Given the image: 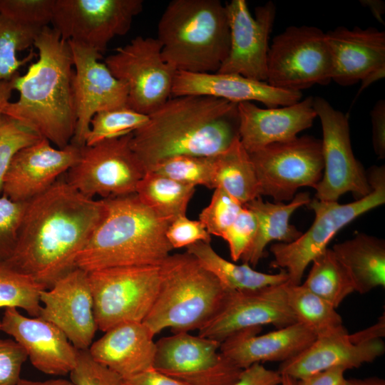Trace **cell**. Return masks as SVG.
<instances>
[{
    "instance_id": "26",
    "label": "cell",
    "mask_w": 385,
    "mask_h": 385,
    "mask_svg": "<svg viewBox=\"0 0 385 385\" xmlns=\"http://www.w3.org/2000/svg\"><path fill=\"white\" fill-rule=\"evenodd\" d=\"M385 351L381 339L356 342L347 333L317 338L297 356L280 364L277 371L294 380L336 366L358 368L381 356Z\"/></svg>"
},
{
    "instance_id": "37",
    "label": "cell",
    "mask_w": 385,
    "mask_h": 385,
    "mask_svg": "<svg viewBox=\"0 0 385 385\" xmlns=\"http://www.w3.org/2000/svg\"><path fill=\"white\" fill-rule=\"evenodd\" d=\"M148 120V115L127 106L99 111L91 120L85 145L91 146L105 140L131 133Z\"/></svg>"
},
{
    "instance_id": "49",
    "label": "cell",
    "mask_w": 385,
    "mask_h": 385,
    "mask_svg": "<svg viewBox=\"0 0 385 385\" xmlns=\"http://www.w3.org/2000/svg\"><path fill=\"white\" fill-rule=\"evenodd\" d=\"M346 371L344 367H332L299 379H294V385H344Z\"/></svg>"
},
{
    "instance_id": "18",
    "label": "cell",
    "mask_w": 385,
    "mask_h": 385,
    "mask_svg": "<svg viewBox=\"0 0 385 385\" xmlns=\"http://www.w3.org/2000/svg\"><path fill=\"white\" fill-rule=\"evenodd\" d=\"M286 283L227 292L219 309L198 335L221 343L245 329L267 324L279 329L297 322L287 302Z\"/></svg>"
},
{
    "instance_id": "1",
    "label": "cell",
    "mask_w": 385,
    "mask_h": 385,
    "mask_svg": "<svg viewBox=\"0 0 385 385\" xmlns=\"http://www.w3.org/2000/svg\"><path fill=\"white\" fill-rule=\"evenodd\" d=\"M105 212L102 199L88 197L58 180L26 202L15 247L5 262L49 289L77 267Z\"/></svg>"
},
{
    "instance_id": "13",
    "label": "cell",
    "mask_w": 385,
    "mask_h": 385,
    "mask_svg": "<svg viewBox=\"0 0 385 385\" xmlns=\"http://www.w3.org/2000/svg\"><path fill=\"white\" fill-rule=\"evenodd\" d=\"M313 106L322 124L324 160V174L314 187L315 198L335 202L346 192H352L358 199L366 196L372 188L353 153L347 115L320 96L313 97Z\"/></svg>"
},
{
    "instance_id": "19",
    "label": "cell",
    "mask_w": 385,
    "mask_h": 385,
    "mask_svg": "<svg viewBox=\"0 0 385 385\" xmlns=\"http://www.w3.org/2000/svg\"><path fill=\"white\" fill-rule=\"evenodd\" d=\"M39 317L57 327L78 350H88L98 330L88 272L76 267L40 294Z\"/></svg>"
},
{
    "instance_id": "14",
    "label": "cell",
    "mask_w": 385,
    "mask_h": 385,
    "mask_svg": "<svg viewBox=\"0 0 385 385\" xmlns=\"http://www.w3.org/2000/svg\"><path fill=\"white\" fill-rule=\"evenodd\" d=\"M142 0H55L51 24L61 37L102 53L126 34L143 10Z\"/></svg>"
},
{
    "instance_id": "56",
    "label": "cell",
    "mask_w": 385,
    "mask_h": 385,
    "mask_svg": "<svg viewBox=\"0 0 385 385\" xmlns=\"http://www.w3.org/2000/svg\"><path fill=\"white\" fill-rule=\"evenodd\" d=\"M282 375L280 385H294V379L287 375Z\"/></svg>"
},
{
    "instance_id": "6",
    "label": "cell",
    "mask_w": 385,
    "mask_h": 385,
    "mask_svg": "<svg viewBox=\"0 0 385 385\" xmlns=\"http://www.w3.org/2000/svg\"><path fill=\"white\" fill-rule=\"evenodd\" d=\"M161 282L143 323L157 334L200 329L216 314L227 291L188 252L170 255L160 265Z\"/></svg>"
},
{
    "instance_id": "5",
    "label": "cell",
    "mask_w": 385,
    "mask_h": 385,
    "mask_svg": "<svg viewBox=\"0 0 385 385\" xmlns=\"http://www.w3.org/2000/svg\"><path fill=\"white\" fill-rule=\"evenodd\" d=\"M164 61L176 71L215 73L230 48L225 4L219 0H173L158 24Z\"/></svg>"
},
{
    "instance_id": "2",
    "label": "cell",
    "mask_w": 385,
    "mask_h": 385,
    "mask_svg": "<svg viewBox=\"0 0 385 385\" xmlns=\"http://www.w3.org/2000/svg\"><path fill=\"white\" fill-rule=\"evenodd\" d=\"M237 104L204 96L170 98L132 133L130 144L145 171L176 155L213 156L239 139Z\"/></svg>"
},
{
    "instance_id": "24",
    "label": "cell",
    "mask_w": 385,
    "mask_h": 385,
    "mask_svg": "<svg viewBox=\"0 0 385 385\" xmlns=\"http://www.w3.org/2000/svg\"><path fill=\"white\" fill-rule=\"evenodd\" d=\"M262 327L239 331L220 343V353L241 369L253 364L287 361L308 348L314 332L300 322L259 335Z\"/></svg>"
},
{
    "instance_id": "54",
    "label": "cell",
    "mask_w": 385,
    "mask_h": 385,
    "mask_svg": "<svg viewBox=\"0 0 385 385\" xmlns=\"http://www.w3.org/2000/svg\"><path fill=\"white\" fill-rule=\"evenodd\" d=\"M12 385H74L71 380L58 378L45 381H34L20 378Z\"/></svg>"
},
{
    "instance_id": "45",
    "label": "cell",
    "mask_w": 385,
    "mask_h": 385,
    "mask_svg": "<svg viewBox=\"0 0 385 385\" xmlns=\"http://www.w3.org/2000/svg\"><path fill=\"white\" fill-rule=\"evenodd\" d=\"M166 238L173 247H188L197 242H210L211 235L200 220L189 219L186 215L173 219L166 230Z\"/></svg>"
},
{
    "instance_id": "3",
    "label": "cell",
    "mask_w": 385,
    "mask_h": 385,
    "mask_svg": "<svg viewBox=\"0 0 385 385\" xmlns=\"http://www.w3.org/2000/svg\"><path fill=\"white\" fill-rule=\"evenodd\" d=\"M34 46L38 58L25 74L16 77L14 89L19 97L9 101L2 114L29 127L56 148H63L73 138L76 123L70 46L50 26L40 30Z\"/></svg>"
},
{
    "instance_id": "53",
    "label": "cell",
    "mask_w": 385,
    "mask_h": 385,
    "mask_svg": "<svg viewBox=\"0 0 385 385\" xmlns=\"http://www.w3.org/2000/svg\"><path fill=\"white\" fill-rule=\"evenodd\" d=\"M385 76V66H381L376 70L369 73L365 77H364L361 81V86L356 93V97L359 96L366 88L376 81L384 78Z\"/></svg>"
},
{
    "instance_id": "7",
    "label": "cell",
    "mask_w": 385,
    "mask_h": 385,
    "mask_svg": "<svg viewBox=\"0 0 385 385\" xmlns=\"http://www.w3.org/2000/svg\"><path fill=\"white\" fill-rule=\"evenodd\" d=\"M367 178L371 192L352 202L342 205L337 201H322L316 198L310 200L307 206L314 211L315 218L308 230L292 242L271 245L270 252L274 257L271 265L286 271L288 284L302 283L307 266L327 248L329 242L342 228L364 213L384 204V166L371 168Z\"/></svg>"
},
{
    "instance_id": "57",
    "label": "cell",
    "mask_w": 385,
    "mask_h": 385,
    "mask_svg": "<svg viewBox=\"0 0 385 385\" xmlns=\"http://www.w3.org/2000/svg\"><path fill=\"white\" fill-rule=\"evenodd\" d=\"M1 320H0V329H1Z\"/></svg>"
},
{
    "instance_id": "29",
    "label": "cell",
    "mask_w": 385,
    "mask_h": 385,
    "mask_svg": "<svg viewBox=\"0 0 385 385\" xmlns=\"http://www.w3.org/2000/svg\"><path fill=\"white\" fill-rule=\"evenodd\" d=\"M353 282L355 292L367 293L385 287V242L382 239L359 233L332 247Z\"/></svg>"
},
{
    "instance_id": "43",
    "label": "cell",
    "mask_w": 385,
    "mask_h": 385,
    "mask_svg": "<svg viewBox=\"0 0 385 385\" xmlns=\"http://www.w3.org/2000/svg\"><path fill=\"white\" fill-rule=\"evenodd\" d=\"M257 230L255 214L243 206L234 222L225 232L222 238L228 244L232 260L241 259L253 242Z\"/></svg>"
},
{
    "instance_id": "27",
    "label": "cell",
    "mask_w": 385,
    "mask_h": 385,
    "mask_svg": "<svg viewBox=\"0 0 385 385\" xmlns=\"http://www.w3.org/2000/svg\"><path fill=\"white\" fill-rule=\"evenodd\" d=\"M154 337L143 322H125L106 331L88 351L95 361L124 379L153 368Z\"/></svg>"
},
{
    "instance_id": "48",
    "label": "cell",
    "mask_w": 385,
    "mask_h": 385,
    "mask_svg": "<svg viewBox=\"0 0 385 385\" xmlns=\"http://www.w3.org/2000/svg\"><path fill=\"white\" fill-rule=\"evenodd\" d=\"M372 145L374 153L380 159L385 158V101L379 100L371 112Z\"/></svg>"
},
{
    "instance_id": "32",
    "label": "cell",
    "mask_w": 385,
    "mask_h": 385,
    "mask_svg": "<svg viewBox=\"0 0 385 385\" xmlns=\"http://www.w3.org/2000/svg\"><path fill=\"white\" fill-rule=\"evenodd\" d=\"M288 304L297 322L309 328L317 338L347 333L342 317L328 302L302 284L285 286Z\"/></svg>"
},
{
    "instance_id": "16",
    "label": "cell",
    "mask_w": 385,
    "mask_h": 385,
    "mask_svg": "<svg viewBox=\"0 0 385 385\" xmlns=\"http://www.w3.org/2000/svg\"><path fill=\"white\" fill-rule=\"evenodd\" d=\"M67 41L73 63L71 83L76 114L70 143L83 147L93 115L103 110L127 106L128 89L100 61L101 53L86 45Z\"/></svg>"
},
{
    "instance_id": "52",
    "label": "cell",
    "mask_w": 385,
    "mask_h": 385,
    "mask_svg": "<svg viewBox=\"0 0 385 385\" xmlns=\"http://www.w3.org/2000/svg\"><path fill=\"white\" fill-rule=\"evenodd\" d=\"M17 76L11 80L0 81V115L2 114L6 105L10 101L12 91L15 90L14 81Z\"/></svg>"
},
{
    "instance_id": "11",
    "label": "cell",
    "mask_w": 385,
    "mask_h": 385,
    "mask_svg": "<svg viewBox=\"0 0 385 385\" xmlns=\"http://www.w3.org/2000/svg\"><path fill=\"white\" fill-rule=\"evenodd\" d=\"M131 133L83 146L66 181L83 195L102 199L135 194L145 169L130 147Z\"/></svg>"
},
{
    "instance_id": "34",
    "label": "cell",
    "mask_w": 385,
    "mask_h": 385,
    "mask_svg": "<svg viewBox=\"0 0 385 385\" xmlns=\"http://www.w3.org/2000/svg\"><path fill=\"white\" fill-rule=\"evenodd\" d=\"M312 263L309 274L302 284L337 309L355 292L349 274L332 249L328 247Z\"/></svg>"
},
{
    "instance_id": "12",
    "label": "cell",
    "mask_w": 385,
    "mask_h": 385,
    "mask_svg": "<svg viewBox=\"0 0 385 385\" xmlns=\"http://www.w3.org/2000/svg\"><path fill=\"white\" fill-rule=\"evenodd\" d=\"M260 195L292 200L302 187L314 188L324 170L322 140L309 135L268 145L249 153Z\"/></svg>"
},
{
    "instance_id": "50",
    "label": "cell",
    "mask_w": 385,
    "mask_h": 385,
    "mask_svg": "<svg viewBox=\"0 0 385 385\" xmlns=\"http://www.w3.org/2000/svg\"><path fill=\"white\" fill-rule=\"evenodd\" d=\"M123 380L124 385H187L153 368Z\"/></svg>"
},
{
    "instance_id": "8",
    "label": "cell",
    "mask_w": 385,
    "mask_h": 385,
    "mask_svg": "<svg viewBox=\"0 0 385 385\" xmlns=\"http://www.w3.org/2000/svg\"><path fill=\"white\" fill-rule=\"evenodd\" d=\"M98 329L143 322L158 295L160 265L125 266L88 272Z\"/></svg>"
},
{
    "instance_id": "20",
    "label": "cell",
    "mask_w": 385,
    "mask_h": 385,
    "mask_svg": "<svg viewBox=\"0 0 385 385\" xmlns=\"http://www.w3.org/2000/svg\"><path fill=\"white\" fill-rule=\"evenodd\" d=\"M81 148L72 143L58 148L45 138L22 148L6 173L3 196L26 202L42 194L78 162Z\"/></svg>"
},
{
    "instance_id": "21",
    "label": "cell",
    "mask_w": 385,
    "mask_h": 385,
    "mask_svg": "<svg viewBox=\"0 0 385 385\" xmlns=\"http://www.w3.org/2000/svg\"><path fill=\"white\" fill-rule=\"evenodd\" d=\"M1 329L25 351L31 364L46 374L64 376L75 367L78 350L52 323L27 317L16 308H6Z\"/></svg>"
},
{
    "instance_id": "17",
    "label": "cell",
    "mask_w": 385,
    "mask_h": 385,
    "mask_svg": "<svg viewBox=\"0 0 385 385\" xmlns=\"http://www.w3.org/2000/svg\"><path fill=\"white\" fill-rule=\"evenodd\" d=\"M229 26L228 55L217 73H233L259 81H267L269 39L276 16V6L270 1L250 12L245 0L225 4Z\"/></svg>"
},
{
    "instance_id": "31",
    "label": "cell",
    "mask_w": 385,
    "mask_h": 385,
    "mask_svg": "<svg viewBox=\"0 0 385 385\" xmlns=\"http://www.w3.org/2000/svg\"><path fill=\"white\" fill-rule=\"evenodd\" d=\"M213 188H221L243 205L260 196L255 170L250 154L240 138L214 156Z\"/></svg>"
},
{
    "instance_id": "55",
    "label": "cell",
    "mask_w": 385,
    "mask_h": 385,
    "mask_svg": "<svg viewBox=\"0 0 385 385\" xmlns=\"http://www.w3.org/2000/svg\"><path fill=\"white\" fill-rule=\"evenodd\" d=\"M344 385H385V381L376 376L366 379H346Z\"/></svg>"
},
{
    "instance_id": "41",
    "label": "cell",
    "mask_w": 385,
    "mask_h": 385,
    "mask_svg": "<svg viewBox=\"0 0 385 385\" xmlns=\"http://www.w3.org/2000/svg\"><path fill=\"white\" fill-rule=\"evenodd\" d=\"M55 0H0V14L20 24L42 29L51 24Z\"/></svg>"
},
{
    "instance_id": "25",
    "label": "cell",
    "mask_w": 385,
    "mask_h": 385,
    "mask_svg": "<svg viewBox=\"0 0 385 385\" xmlns=\"http://www.w3.org/2000/svg\"><path fill=\"white\" fill-rule=\"evenodd\" d=\"M332 61V81L343 86L357 83L385 66V32L375 27L338 26L325 33Z\"/></svg>"
},
{
    "instance_id": "46",
    "label": "cell",
    "mask_w": 385,
    "mask_h": 385,
    "mask_svg": "<svg viewBox=\"0 0 385 385\" xmlns=\"http://www.w3.org/2000/svg\"><path fill=\"white\" fill-rule=\"evenodd\" d=\"M27 359L25 351L16 342L0 337V385H12L16 382Z\"/></svg>"
},
{
    "instance_id": "35",
    "label": "cell",
    "mask_w": 385,
    "mask_h": 385,
    "mask_svg": "<svg viewBox=\"0 0 385 385\" xmlns=\"http://www.w3.org/2000/svg\"><path fill=\"white\" fill-rule=\"evenodd\" d=\"M41 29L20 24L0 14V81L19 75V69L33 58L32 52L19 59L17 52L34 46Z\"/></svg>"
},
{
    "instance_id": "23",
    "label": "cell",
    "mask_w": 385,
    "mask_h": 385,
    "mask_svg": "<svg viewBox=\"0 0 385 385\" xmlns=\"http://www.w3.org/2000/svg\"><path fill=\"white\" fill-rule=\"evenodd\" d=\"M239 138L248 153L285 142L310 128L317 117L313 96L289 106L263 108L252 102L237 104Z\"/></svg>"
},
{
    "instance_id": "22",
    "label": "cell",
    "mask_w": 385,
    "mask_h": 385,
    "mask_svg": "<svg viewBox=\"0 0 385 385\" xmlns=\"http://www.w3.org/2000/svg\"><path fill=\"white\" fill-rule=\"evenodd\" d=\"M172 95L210 96L237 104L257 101L267 108L292 105L302 98V92L277 88L238 74L186 71L176 72Z\"/></svg>"
},
{
    "instance_id": "42",
    "label": "cell",
    "mask_w": 385,
    "mask_h": 385,
    "mask_svg": "<svg viewBox=\"0 0 385 385\" xmlns=\"http://www.w3.org/2000/svg\"><path fill=\"white\" fill-rule=\"evenodd\" d=\"M26 202L0 197V261L7 260L13 252Z\"/></svg>"
},
{
    "instance_id": "9",
    "label": "cell",
    "mask_w": 385,
    "mask_h": 385,
    "mask_svg": "<svg viewBox=\"0 0 385 385\" xmlns=\"http://www.w3.org/2000/svg\"><path fill=\"white\" fill-rule=\"evenodd\" d=\"M332 61L325 32L313 26H290L270 45L267 81L277 88L299 91L331 81Z\"/></svg>"
},
{
    "instance_id": "4",
    "label": "cell",
    "mask_w": 385,
    "mask_h": 385,
    "mask_svg": "<svg viewBox=\"0 0 385 385\" xmlns=\"http://www.w3.org/2000/svg\"><path fill=\"white\" fill-rule=\"evenodd\" d=\"M102 200L105 215L79 255L76 267L89 272L160 265L173 250L166 238L172 220L151 210L135 193Z\"/></svg>"
},
{
    "instance_id": "36",
    "label": "cell",
    "mask_w": 385,
    "mask_h": 385,
    "mask_svg": "<svg viewBox=\"0 0 385 385\" xmlns=\"http://www.w3.org/2000/svg\"><path fill=\"white\" fill-rule=\"evenodd\" d=\"M43 289L30 276L0 261V308L21 309L30 317H38L40 294Z\"/></svg>"
},
{
    "instance_id": "30",
    "label": "cell",
    "mask_w": 385,
    "mask_h": 385,
    "mask_svg": "<svg viewBox=\"0 0 385 385\" xmlns=\"http://www.w3.org/2000/svg\"><path fill=\"white\" fill-rule=\"evenodd\" d=\"M187 252L213 274L227 292L249 291L287 282L285 270L268 274L255 270L249 264L230 262L217 254L210 242H197L188 246Z\"/></svg>"
},
{
    "instance_id": "51",
    "label": "cell",
    "mask_w": 385,
    "mask_h": 385,
    "mask_svg": "<svg viewBox=\"0 0 385 385\" xmlns=\"http://www.w3.org/2000/svg\"><path fill=\"white\" fill-rule=\"evenodd\" d=\"M360 4L369 9L373 16L380 23L384 24L383 15L385 11V4L381 0H360Z\"/></svg>"
},
{
    "instance_id": "28",
    "label": "cell",
    "mask_w": 385,
    "mask_h": 385,
    "mask_svg": "<svg viewBox=\"0 0 385 385\" xmlns=\"http://www.w3.org/2000/svg\"><path fill=\"white\" fill-rule=\"evenodd\" d=\"M310 200L308 193L300 192L288 204L263 201L260 196L245 203L244 206L257 217V230L253 242L240 260L255 267L264 257L265 247L272 241L289 243L299 238L302 232L289 223V218L297 209L307 205Z\"/></svg>"
},
{
    "instance_id": "44",
    "label": "cell",
    "mask_w": 385,
    "mask_h": 385,
    "mask_svg": "<svg viewBox=\"0 0 385 385\" xmlns=\"http://www.w3.org/2000/svg\"><path fill=\"white\" fill-rule=\"evenodd\" d=\"M69 375L74 385H124L119 375L95 361L88 350H78L76 364Z\"/></svg>"
},
{
    "instance_id": "40",
    "label": "cell",
    "mask_w": 385,
    "mask_h": 385,
    "mask_svg": "<svg viewBox=\"0 0 385 385\" xmlns=\"http://www.w3.org/2000/svg\"><path fill=\"white\" fill-rule=\"evenodd\" d=\"M243 205L221 188H215L210 203L199 215L208 233L222 237L234 222Z\"/></svg>"
},
{
    "instance_id": "10",
    "label": "cell",
    "mask_w": 385,
    "mask_h": 385,
    "mask_svg": "<svg viewBox=\"0 0 385 385\" xmlns=\"http://www.w3.org/2000/svg\"><path fill=\"white\" fill-rule=\"evenodd\" d=\"M157 38L141 36L118 47L104 63L128 89L127 106L150 115L172 96L176 71L163 58Z\"/></svg>"
},
{
    "instance_id": "47",
    "label": "cell",
    "mask_w": 385,
    "mask_h": 385,
    "mask_svg": "<svg viewBox=\"0 0 385 385\" xmlns=\"http://www.w3.org/2000/svg\"><path fill=\"white\" fill-rule=\"evenodd\" d=\"M282 375L277 370L255 363L243 369L239 378L230 385H280Z\"/></svg>"
},
{
    "instance_id": "15",
    "label": "cell",
    "mask_w": 385,
    "mask_h": 385,
    "mask_svg": "<svg viewBox=\"0 0 385 385\" xmlns=\"http://www.w3.org/2000/svg\"><path fill=\"white\" fill-rule=\"evenodd\" d=\"M155 343L153 369L187 385H230L242 370L209 338L176 332Z\"/></svg>"
},
{
    "instance_id": "33",
    "label": "cell",
    "mask_w": 385,
    "mask_h": 385,
    "mask_svg": "<svg viewBox=\"0 0 385 385\" xmlns=\"http://www.w3.org/2000/svg\"><path fill=\"white\" fill-rule=\"evenodd\" d=\"M195 187L148 171L138 184L135 194L158 215L171 220L186 215Z\"/></svg>"
},
{
    "instance_id": "38",
    "label": "cell",
    "mask_w": 385,
    "mask_h": 385,
    "mask_svg": "<svg viewBox=\"0 0 385 385\" xmlns=\"http://www.w3.org/2000/svg\"><path fill=\"white\" fill-rule=\"evenodd\" d=\"M214 156H173L161 160L148 171L195 187L203 185L213 188Z\"/></svg>"
},
{
    "instance_id": "39",
    "label": "cell",
    "mask_w": 385,
    "mask_h": 385,
    "mask_svg": "<svg viewBox=\"0 0 385 385\" xmlns=\"http://www.w3.org/2000/svg\"><path fill=\"white\" fill-rule=\"evenodd\" d=\"M36 132L16 120L0 115V193L6 173L14 155L41 140Z\"/></svg>"
}]
</instances>
